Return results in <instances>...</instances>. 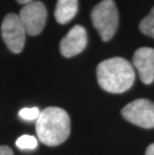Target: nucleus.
<instances>
[{"mask_svg": "<svg viewBox=\"0 0 154 155\" xmlns=\"http://www.w3.org/2000/svg\"><path fill=\"white\" fill-rule=\"evenodd\" d=\"M123 118L142 128H154V103L148 99H136L121 111Z\"/></svg>", "mask_w": 154, "mask_h": 155, "instance_id": "20e7f679", "label": "nucleus"}, {"mask_svg": "<svg viewBox=\"0 0 154 155\" xmlns=\"http://www.w3.org/2000/svg\"><path fill=\"white\" fill-rule=\"evenodd\" d=\"M26 34L18 15L9 13L5 16L1 25V35L9 50L13 53H20L24 48Z\"/></svg>", "mask_w": 154, "mask_h": 155, "instance_id": "39448f33", "label": "nucleus"}, {"mask_svg": "<svg viewBox=\"0 0 154 155\" xmlns=\"http://www.w3.org/2000/svg\"><path fill=\"white\" fill-rule=\"evenodd\" d=\"M139 29L143 34L154 38V7L146 17H144L139 24Z\"/></svg>", "mask_w": 154, "mask_h": 155, "instance_id": "9d476101", "label": "nucleus"}, {"mask_svg": "<svg viewBox=\"0 0 154 155\" xmlns=\"http://www.w3.org/2000/svg\"><path fill=\"white\" fill-rule=\"evenodd\" d=\"M91 21L103 41H109L118 27L119 16L113 0H102L91 11Z\"/></svg>", "mask_w": 154, "mask_h": 155, "instance_id": "7ed1b4c3", "label": "nucleus"}, {"mask_svg": "<svg viewBox=\"0 0 154 155\" xmlns=\"http://www.w3.org/2000/svg\"><path fill=\"white\" fill-rule=\"evenodd\" d=\"M39 115H40V110L37 107H30V108H23L19 111V116L25 120H37Z\"/></svg>", "mask_w": 154, "mask_h": 155, "instance_id": "f8f14e48", "label": "nucleus"}, {"mask_svg": "<svg viewBox=\"0 0 154 155\" xmlns=\"http://www.w3.org/2000/svg\"><path fill=\"white\" fill-rule=\"evenodd\" d=\"M96 76L103 90L110 93H122L133 85L135 72L125 58L113 57L98 64Z\"/></svg>", "mask_w": 154, "mask_h": 155, "instance_id": "f257e3e1", "label": "nucleus"}, {"mask_svg": "<svg viewBox=\"0 0 154 155\" xmlns=\"http://www.w3.org/2000/svg\"><path fill=\"white\" fill-rule=\"evenodd\" d=\"M18 16L24 26L26 33L36 36L43 30L47 19V10L42 2L33 1L24 5Z\"/></svg>", "mask_w": 154, "mask_h": 155, "instance_id": "423d86ee", "label": "nucleus"}, {"mask_svg": "<svg viewBox=\"0 0 154 155\" xmlns=\"http://www.w3.org/2000/svg\"><path fill=\"white\" fill-rule=\"evenodd\" d=\"M87 45V32L83 26L75 25L60 42V52L66 58L81 53Z\"/></svg>", "mask_w": 154, "mask_h": 155, "instance_id": "0eeeda50", "label": "nucleus"}, {"mask_svg": "<svg viewBox=\"0 0 154 155\" xmlns=\"http://www.w3.org/2000/svg\"><path fill=\"white\" fill-rule=\"evenodd\" d=\"M0 155H13V151L8 146H0Z\"/></svg>", "mask_w": 154, "mask_h": 155, "instance_id": "ddd939ff", "label": "nucleus"}, {"mask_svg": "<svg viewBox=\"0 0 154 155\" xmlns=\"http://www.w3.org/2000/svg\"><path fill=\"white\" fill-rule=\"evenodd\" d=\"M38 139L48 146L63 143L70 134V118L59 107H47L40 112L35 124Z\"/></svg>", "mask_w": 154, "mask_h": 155, "instance_id": "f03ea898", "label": "nucleus"}, {"mask_svg": "<svg viewBox=\"0 0 154 155\" xmlns=\"http://www.w3.org/2000/svg\"><path fill=\"white\" fill-rule=\"evenodd\" d=\"M18 3H20V4H24V5H26V4H28V3H31V2H33L34 0H16Z\"/></svg>", "mask_w": 154, "mask_h": 155, "instance_id": "2eb2a0df", "label": "nucleus"}, {"mask_svg": "<svg viewBox=\"0 0 154 155\" xmlns=\"http://www.w3.org/2000/svg\"><path fill=\"white\" fill-rule=\"evenodd\" d=\"M132 61L143 83H152L154 80V49L150 47L137 49L134 52Z\"/></svg>", "mask_w": 154, "mask_h": 155, "instance_id": "6e6552de", "label": "nucleus"}, {"mask_svg": "<svg viewBox=\"0 0 154 155\" xmlns=\"http://www.w3.org/2000/svg\"><path fill=\"white\" fill-rule=\"evenodd\" d=\"M78 10L77 0H57L54 16L59 24H66L76 15Z\"/></svg>", "mask_w": 154, "mask_h": 155, "instance_id": "1a4fd4ad", "label": "nucleus"}, {"mask_svg": "<svg viewBox=\"0 0 154 155\" xmlns=\"http://www.w3.org/2000/svg\"><path fill=\"white\" fill-rule=\"evenodd\" d=\"M145 155H154V143L150 144L145 151Z\"/></svg>", "mask_w": 154, "mask_h": 155, "instance_id": "4468645a", "label": "nucleus"}, {"mask_svg": "<svg viewBox=\"0 0 154 155\" xmlns=\"http://www.w3.org/2000/svg\"><path fill=\"white\" fill-rule=\"evenodd\" d=\"M16 146L19 149H35L37 147V139L31 135H22L16 140Z\"/></svg>", "mask_w": 154, "mask_h": 155, "instance_id": "9b49d317", "label": "nucleus"}]
</instances>
